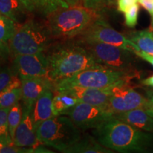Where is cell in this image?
I'll list each match as a JSON object with an SVG mask.
<instances>
[{"label":"cell","mask_w":153,"mask_h":153,"mask_svg":"<svg viewBox=\"0 0 153 153\" xmlns=\"http://www.w3.org/2000/svg\"><path fill=\"white\" fill-rule=\"evenodd\" d=\"M140 77L137 71L123 72L101 65L86 69L74 75L53 84V91H58L72 87L106 89L120 84L131 82Z\"/></svg>","instance_id":"cell-4"},{"label":"cell","mask_w":153,"mask_h":153,"mask_svg":"<svg viewBox=\"0 0 153 153\" xmlns=\"http://www.w3.org/2000/svg\"><path fill=\"white\" fill-rule=\"evenodd\" d=\"M65 2L68 4L70 7H72V6H76V5H81L82 0H64Z\"/></svg>","instance_id":"cell-36"},{"label":"cell","mask_w":153,"mask_h":153,"mask_svg":"<svg viewBox=\"0 0 153 153\" xmlns=\"http://www.w3.org/2000/svg\"><path fill=\"white\" fill-rule=\"evenodd\" d=\"M134 53H135L137 57H140V58H142L143 60L147 61V62L150 63L151 65L153 67V55H152L149 54V53L145 52V51H141V50H139V51H137V50H135V51H134Z\"/></svg>","instance_id":"cell-33"},{"label":"cell","mask_w":153,"mask_h":153,"mask_svg":"<svg viewBox=\"0 0 153 153\" xmlns=\"http://www.w3.org/2000/svg\"><path fill=\"white\" fill-rule=\"evenodd\" d=\"M138 0H116L117 9L118 11L125 13L132 6L137 3Z\"/></svg>","instance_id":"cell-31"},{"label":"cell","mask_w":153,"mask_h":153,"mask_svg":"<svg viewBox=\"0 0 153 153\" xmlns=\"http://www.w3.org/2000/svg\"><path fill=\"white\" fill-rule=\"evenodd\" d=\"M128 38L140 50L153 55V28L151 26L147 29L132 32Z\"/></svg>","instance_id":"cell-20"},{"label":"cell","mask_w":153,"mask_h":153,"mask_svg":"<svg viewBox=\"0 0 153 153\" xmlns=\"http://www.w3.org/2000/svg\"><path fill=\"white\" fill-rule=\"evenodd\" d=\"M19 24L0 12V42L8 43Z\"/></svg>","instance_id":"cell-22"},{"label":"cell","mask_w":153,"mask_h":153,"mask_svg":"<svg viewBox=\"0 0 153 153\" xmlns=\"http://www.w3.org/2000/svg\"><path fill=\"white\" fill-rule=\"evenodd\" d=\"M84 6L100 11L101 9L104 8V6L106 4V0H82Z\"/></svg>","instance_id":"cell-32"},{"label":"cell","mask_w":153,"mask_h":153,"mask_svg":"<svg viewBox=\"0 0 153 153\" xmlns=\"http://www.w3.org/2000/svg\"><path fill=\"white\" fill-rule=\"evenodd\" d=\"M21 99V87H6L0 92V108H10Z\"/></svg>","instance_id":"cell-24"},{"label":"cell","mask_w":153,"mask_h":153,"mask_svg":"<svg viewBox=\"0 0 153 153\" xmlns=\"http://www.w3.org/2000/svg\"><path fill=\"white\" fill-rule=\"evenodd\" d=\"M101 145L119 152H145L153 147V135L130 125L112 115L93 131Z\"/></svg>","instance_id":"cell-2"},{"label":"cell","mask_w":153,"mask_h":153,"mask_svg":"<svg viewBox=\"0 0 153 153\" xmlns=\"http://www.w3.org/2000/svg\"><path fill=\"white\" fill-rule=\"evenodd\" d=\"M30 14L47 17L54 11L70 7L64 0H20Z\"/></svg>","instance_id":"cell-17"},{"label":"cell","mask_w":153,"mask_h":153,"mask_svg":"<svg viewBox=\"0 0 153 153\" xmlns=\"http://www.w3.org/2000/svg\"><path fill=\"white\" fill-rule=\"evenodd\" d=\"M62 115L69 116L81 131H87L96 128L113 114L104 107L79 102Z\"/></svg>","instance_id":"cell-10"},{"label":"cell","mask_w":153,"mask_h":153,"mask_svg":"<svg viewBox=\"0 0 153 153\" xmlns=\"http://www.w3.org/2000/svg\"><path fill=\"white\" fill-rule=\"evenodd\" d=\"M53 99V89L49 87L45 89L34 104L32 108V116L36 129L45 120L55 116L52 107Z\"/></svg>","instance_id":"cell-15"},{"label":"cell","mask_w":153,"mask_h":153,"mask_svg":"<svg viewBox=\"0 0 153 153\" xmlns=\"http://www.w3.org/2000/svg\"><path fill=\"white\" fill-rule=\"evenodd\" d=\"M140 83L142 84L143 85L153 88V75L149 76V77L146 78V79L142 80Z\"/></svg>","instance_id":"cell-35"},{"label":"cell","mask_w":153,"mask_h":153,"mask_svg":"<svg viewBox=\"0 0 153 153\" xmlns=\"http://www.w3.org/2000/svg\"><path fill=\"white\" fill-rule=\"evenodd\" d=\"M79 101L74 97L66 94L56 91L53 99V111L54 116L62 115L63 113L78 104Z\"/></svg>","instance_id":"cell-21"},{"label":"cell","mask_w":153,"mask_h":153,"mask_svg":"<svg viewBox=\"0 0 153 153\" xmlns=\"http://www.w3.org/2000/svg\"><path fill=\"white\" fill-rule=\"evenodd\" d=\"M146 101L145 97L134 89L132 82L120 84L111 87V94L105 108L115 114L144 108Z\"/></svg>","instance_id":"cell-9"},{"label":"cell","mask_w":153,"mask_h":153,"mask_svg":"<svg viewBox=\"0 0 153 153\" xmlns=\"http://www.w3.org/2000/svg\"><path fill=\"white\" fill-rule=\"evenodd\" d=\"M23 116V106L18 101L10 107L8 114L9 131L11 138L14 140L15 132L18 127Z\"/></svg>","instance_id":"cell-23"},{"label":"cell","mask_w":153,"mask_h":153,"mask_svg":"<svg viewBox=\"0 0 153 153\" xmlns=\"http://www.w3.org/2000/svg\"><path fill=\"white\" fill-rule=\"evenodd\" d=\"M118 119L142 131L153 133V117L143 108H135L126 112L113 114Z\"/></svg>","instance_id":"cell-16"},{"label":"cell","mask_w":153,"mask_h":153,"mask_svg":"<svg viewBox=\"0 0 153 153\" xmlns=\"http://www.w3.org/2000/svg\"><path fill=\"white\" fill-rule=\"evenodd\" d=\"M10 108H0V142L14 144L9 131L8 114Z\"/></svg>","instance_id":"cell-25"},{"label":"cell","mask_w":153,"mask_h":153,"mask_svg":"<svg viewBox=\"0 0 153 153\" xmlns=\"http://www.w3.org/2000/svg\"><path fill=\"white\" fill-rule=\"evenodd\" d=\"M150 26L153 28V20H152V24H151V26Z\"/></svg>","instance_id":"cell-38"},{"label":"cell","mask_w":153,"mask_h":153,"mask_svg":"<svg viewBox=\"0 0 153 153\" xmlns=\"http://www.w3.org/2000/svg\"><path fill=\"white\" fill-rule=\"evenodd\" d=\"M101 18L99 10L76 5L54 11L45 22L55 40L68 41L81 35Z\"/></svg>","instance_id":"cell-3"},{"label":"cell","mask_w":153,"mask_h":153,"mask_svg":"<svg viewBox=\"0 0 153 153\" xmlns=\"http://www.w3.org/2000/svg\"><path fill=\"white\" fill-rule=\"evenodd\" d=\"M15 74L11 67L0 66V92L9 85Z\"/></svg>","instance_id":"cell-27"},{"label":"cell","mask_w":153,"mask_h":153,"mask_svg":"<svg viewBox=\"0 0 153 153\" xmlns=\"http://www.w3.org/2000/svg\"><path fill=\"white\" fill-rule=\"evenodd\" d=\"M140 6L138 4H135L124 13L125 16V24L128 27L134 28L137 25L138 18Z\"/></svg>","instance_id":"cell-26"},{"label":"cell","mask_w":153,"mask_h":153,"mask_svg":"<svg viewBox=\"0 0 153 153\" xmlns=\"http://www.w3.org/2000/svg\"><path fill=\"white\" fill-rule=\"evenodd\" d=\"M106 4L109 5V6H112L114 5L116 2V0H106Z\"/></svg>","instance_id":"cell-37"},{"label":"cell","mask_w":153,"mask_h":153,"mask_svg":"<svg viewBox=\"0 0 153 153\" xmlns=\"http://www.w3.org/2000/svg\"><path fill=\"white\" fill-rule=\"evenodd\" d=\"M32 108L23 106L22 120L15 132L14 144L19 147L34 148L42 145L36 135V129L34 126Z\"/></svg>","instance_id":"cell-12"},{"label":"cell","mask_w":153,"mask_h":153,"mask_svg":"<svg viewBox=\"0 0 153 153\" xmlns=\"http://www.w3.org/2000/svg\"><path fill=\"white\" fill-rule=\"evenodd\" d=\"M145 98L147 101L143 108L153 117V89H147L145 91Z\"/></svg>","instance_id":"cell-30"},{"label":"cell","mask_w":153,"mask_h":153,"mask_svg":"<svg viewBox=\"0 0 153 153\" xmlns=\"http://www.w3.org/2000/svg\"><path fill=\"white\" fill-rule=\"evenodd\" d=\"M11 56L9 44L0 42V65L4 64Z\"/></svg>","instance_id":"cell-29"},{"label":"cell","mask_w":153,"mask_h":153,"mask_svg":"<svg viewBox=\"0 0 153 153\" xmlns=\"http://www.w3.org/2000/svg\"><path fill=\"white\" fill-rule=\"evenodd\" d=\"M79 43L87 49L95 60L101 65L119 71H137L135 65L137 56L131 51L111 44L98 42Z\"/></svg>","instance_id":"cell-7"},{"label":"cell","mask_w":153,"mask_h":153,"mask_svg":"<svg viewBox=\"0 0 153 153\" xmlns=\"http://www.w3.org/2000/svg\"><path fill=\"white\" fill-rule=\"evenodd\" d=\"M49 87L53 89V85L45 76L22 79L21 99L23 106L33 108L37 99Z\"/></svg>","instance_id":"cell-14"},{"label":"cell","mask_w":153,"mask_h":153,"mask_svg":"<svg viewBox=\"0 0 153 153\" xmlns=\"http://www.w3.org/2000/svg\"><path fill=\"white\" fill-rule=\"evenodd\" d=\"M54 41L46 22L41 23L36 19H28L19 25L8 44L13 57L17 55L43 53Z\"/></svg>","instance_id":"cell-5"},{"label":"cell","mask_w":153,"mask_h":153,"mask_svg":"<svg viewBox=\"0 0 153 153\" xmlns=\"http://www.w3.org/2000/svg\"><path fill=\"white\" fill-rule=\"evenodd\" d=\"M43 53L48 61L46 78L53 85L86 69L101 65L77 41L53 43Z\"/></svg>","instance_id":"cell-1"},{"label":"cell","mask_w":153,"mask_h":153,"mask_svg":"<svg viewBox=\"0 0 153 153\" xmlns=\"http://www.w3.org/2000/svg\"><path fill=\"white\" fill-rule=\"evenodd\" d=\"M32 148L19 147L15 144L0 142V153H31Z\"/></svg>","instance_id":"cell-28"},{"label":"cell","mask_w":153,"mask_h":153,"mask_svg":"<svg viewBox=\"0 0 153 153\" xmlns=\"http://www.w3.org/2000/svg\"><path fill=\"white\" fill-rule=\"evenodd\" d=\"M58 91L72 96L77 99L79 102L105 108L111 94V87L106 89H94L72 87Z\"/></svg>","instance_id":"cell-13"},{"label":"cell","mask_w":153,"mask_h":153,"mask_svg":"<svg viewBox=\"0 0 153 153\" xmlns=\"http://www.w3.org/2000/svg\"><path fill=\"white\" fill-rule=\"evenodd\" d=\"M12 68L22 79L34 77H46L48 61L45 53L17 55L13 57Z\"/></svg>","instance_id":"cell-11"},{"label":"cell","mask_w":153,"mask_h":153,"mask_svg":"<svg viewBox=\"0 0 153 153\" xmlns=\"http://www.w3.org/2000/svg\"><path fill=\"white\" fill-rule=\"evenodd\" d=\"M138 2L145 10L148 11L153 20V0H138Z\"/></svg>","instance_id":"cell-34"},{"label":"cell","mask_w":153,"mask_h":153,"mask_svg":"<svg viewBox=\"0 0 153 153\" xmlns=\"http://www.w3.org/2000/svg\"><path fill=\"white\" fill-rule=\"evenodd\" d=\"M80 131L69 116L59 115L40 124L36 135L42 144L65 152L81 138Z\"/></svg>","instance_id":"cell-6"},{"label":"cell","mask_w":153,"mask_h":153,"mask_svg":"<svg viewBox=\"0 0 153 153\" xmlns=\"http://www.w3.org/2000/svg\"><path fill=\"white\" fill-rule=\"evenodd\" d=\"M79 42H98L116 45L134 53L136 45L128 38L113 28L102 18L98 19L79 36Z\"/></svg>","instance_id":"cell-8"},{"label":"cell","mask_w":153,"mask_h":153,"mask_svg":"<svg viewBox=\"0 0 153 153\" xmlns=\"http://www.w3.org/2000/svg\"><path fill=\"white\" fill-rule=\"evenodd\" d=\"M65 153H111L114 151L101 145L90 135L81 137L77 142L67 150Z\"/></svg>","instance_id":"cell-19"},{"label":"cell","mask_w":153,"mask_h":153,"mask_svg":"<svg viewBox=\"0 0 153 153\" xmlns=\"http://www.w3.org/2000/svg\"><path fill=\"white\" fill-rule=\"evenodd\" d=\"M0 12L19 25L30 19L31 14L20 0H0Z\"/></svg>","instance_id":"cell-18"}]
</instances>
